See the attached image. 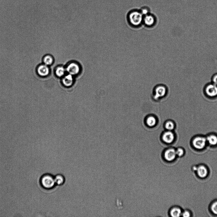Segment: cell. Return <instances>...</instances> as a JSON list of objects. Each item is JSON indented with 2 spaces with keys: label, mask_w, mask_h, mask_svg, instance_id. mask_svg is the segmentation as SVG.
<instances>
[{
  "label": "cell",
  "mask_w": 217,
  "mask_h": 217,
  "mask_svg": "<svg viewBox=\"0 0 217 217\" xmlns=\"http://www.w3.org/2000/svg\"><path fill=\"white\" fill-rule=\"evenodd\" d=\"M40 183L41 186L44 189H52L56 185L54 177L49 174H44L40 178Z\"/></svg>",
  "instance_id": "6da1fadb"
},
{
  "label": "cell",
  "mask_w": 217,
  "mask_h": 217,
  "mask_svg": "<svg viewBox=\"0 0 217 217\" xmlns=\"http://www.w3.org/2000/svg\"><path fill=\"white\" fill-rule=\"evenodd\" d=\"M66 70L69 74L73 76L79 74L80 71V67L79 64L76 62H72L66 66Z\"/></svg>",
  "instance_id": "7a4b0ae2"
},
{
  "label": "cell",
  "mask_w": 217,
  "mask_h": 217,
  "mask_svg": "<svg viewBox=\"0 0 217 217\" xmlns=\"http://www.w3.org/2000/svg\"><path fill=\"white\" fill-rule=\"evenodd\" d=\"M176 150L173 148L167 149L163 153V157L167 162H172L176 156Z\"/></svg>",
  "instance_id": "3957f363"
},
{
  "label": "cell",
  "mask_w": 217,
  "mask_h": 217,
  "mask_svg": "<svg viewBox=\"0 0 217 217\" xmlns=\"http://www.w3.org/2000/svg\"><path fill=\"white\" fill-rule=\"evenodd\" d=\"M131 23L134 26H138L141 24L142 20V16L141 13L137 12L132 13L129 16Z\"/></svg>",
  "instance_id": "277c9868"
},
{
  "label": "cell",
  "mask_w": 217,
  "mask_h": 217,
  "mask_svg": "<svg viewBox=\"0 0 217 217\" xmlns=\"http://www.w3.org/2000/svg\"><path fill=\"white\" fill-rule=\"evenodd\" d=\"M206 142L207 141L206 138L197 137L194 139L192 141V144L195 148L201 149L205 147Z\"/></svg>",
  "instance_id": "5b68a950"
},
{
  "label": "cell",
  "mask_w": 217,
  "mask_h": 217,
  "mask_svg": "<svg viewBox=\"0 0 217 217\" xmlns=\"http://www.w3.org/2000/svg\"><path fill=\"white\" fill-rule=\"evenodd\" d=\"M38 74L41 77L48 76L50 73V69L48 66L44 64L38 66L37 69Z\"/></svg>",
  "instance_id": "8992f818"
},
{
  "label": "cell",
  "mask_w": 217,
  "mask_h": 217,
  "mask_svg": "<svg viewBox=\"0 0 217 217\" xmlns=\"http://www.w3.org/2000/svg\"><path fill=\"white\" fill-rule=\"evenodd\" d=\"M206 92L210 97H215L217 95V85L214 84H209L206 87Z\"/></svg>",
  "instance_id": "52a82bcc"
},
{
  "label": "cell",
  "mask_w": 217,
  "mask_h": 217,
  "mask_svg": "<svg viewBox=\"0 0 217 217\" xmlns=\"http://www.w3.org/2000/svg\"><path fill=\"white\" fill-rule=\"evenodd\" d=\"M175 136L173 133L170 131H168L164 133L162 136L163 142L167 144L172 143L174 139Z\"/></svg>",
  "instance_id": "ba28073f"
},
{
  "label": "cell",
  "mask_w": 217,
  "mask_h": 217,
  "mask_svg": "<svg viewBox=\"0 0 217 217\" xmlns=\"http://www.w3.org/2000/svg\"><path fill=\"white\" fill-rule=\"evenodd\" d=\"M166 93V87L163 86L157 87L155 90V99L162 97L165 95Z\"/></svg>",
  "instance_id": "9c48e42d"
},
{
  "label": "cell",
  "mask_w": 217,
  "mask_h": 217,
  "mask_svg": "<svg viewBox=\"0 0 217 217\" xmlns=\"http://www.w3.org/2000/svg\"><path fill=\"white\" fill-rule=\"evenodd\" d=\"M62 83L65 86L69 87L71 86L74 83L73 76L68 74L64 77L62 80Z\"/></svg>",
  "instance_id": "30bf717a"
},
{
  "label": "cell",
  "mask_w": 217,
  "mask_h": 217,
  "mask_svg": "<svg viewBox=\"0 0 217 217\" xmlns=\"http://www.w3.org/2000/svg\"><path fill=\"white\" fill-rule=\"evenodd\" d=\"M197 173L198 176L201 178H204L207 176L208 171L207 169L204 166H199L197 168Z\"/></svg>",
  "instance_id": "8fae6325"
},
{
  "label": "cell",
  "mask_w": 217,
  "mask_h": 217,
  "mask_svg": "<svg viewBox=\"0 0 217 217\" xmlns=\"http://www.w3.org/2000/svg\"><path fill=\"white\" fill-rule=\"evenodd\" d=\"M54 177L56 185H58V186H62L64 184L65 179L64 176L63 175L60 174H57Z\"/></svg>",
  "instance_id": "7c38bea8"
},
{
  "label": "cell",
  "mask_w": 217,
  "mask_h": 217,
  "mask_svg": "<svg viewBox=\"0 0 217 217\" xmlns=\"http://www.w3.org/2000/svg\"><path fill=\"white\" fill-rule=\"evenodd\" d=\"M181 209L178 208H172L169 211V214L171 216L173 217H178L182 215Z\"/></svg>",
  "instance_id": "4fadbf2b"
},
{
  "label": "cell",
  "mask_w": 217,
  "mask_h": 217,
  "mask_svg": "<svg viewBox=\"0 0 217 217\" xmlns=\"http://www.w3.org/2000/svg\"><path fill=\"white\" fill-rule=\"evenodd\" d=\"M207 141L210 145L214 146L217 144V136L215 135H209L206 138Z\"/></svg>",
  "instance_id": "5bb4252c"
},
{
  "label": "cell",
  "mask_w": 217,
  "mask_h": 217,
  "mask_svg": "<svg viewBox=\"0 0 217 217\" xmlns=\"http://www.w3.org/2000/svg\"><path fill=\"white\" fill-rule=\"evenodd\" d=\"M66 71V68L63 66H59L55 70V75L57 76L61 77L64 75Z\"/></svg>",
  "instance_id": "9a60e30c"
},
{
  "label": "cell",
  "mask_w": 217,
  "mask_h": 217,
  "mask_svg": "<svg viewBox=\"0 0 217 217\" xmlns=\"http://www.w3.org/2000/svg\"><path fill=\"white\" fill-rule=\"evenodd\" d=\"M44 64L48 66H50L54 62V59L51 55H47L45 56L43 59Z\"/></svg>",
  "instance_id": "2e32d148"
},
{
  "label": "cell",
  "mask_w": 217,
  "mask_h": 217,
  "mask_svg": "<svg viewBox=\"0 0 217 217\" xmlns=\"http://www.w3.org/2000/svg\"><path fill=\"white\" fill-rule=\"evenodd\" d=\"M156 119L153 116H150L146 119V123L149 127H154L156 124Z\"/></svg>",
  "instance_id": "e0dca14e"
},
{
  "label": "cell",
  "mask_w": 217,
  "mask_h": 217,
  "mask_svg": "<svg viewBox=\"0 0 217 217\" xmlns=\"http://www.w3.org/2000/svg\"><path fill=\"white\" fill-rule=\"evenodd\" d=\"M144 22L146 25L151 26L155 22V19L152 16L147 15L144 18Z\"/></svg>",
  "instance_id": "ac0fdd59"
},
{
  "label": "cell",
  "mask_w": 217,
  "mask_h": 217,
  "mask_svg": "<svg viewBox=\"0 0 217 217\" xmlns=\"http://www.w3.org/2000/svg\"><path fill=\"white\" fill-rule=\"evenodd\" d=\"M165 127L168 131H171L174 129L175 125L172 121H168L165 124Z\"/></svg>",
  "instance_id": "d6986e66"
},
{
  "label": "cell",
  "mask_w": 217,
  "mask_h": 217,
  "mask_svg": "<svg viewBox=\"0 0 217 217\" xmlns=\"http://www.w3.org/2000/svg\"><path fill=\"white\" fill-rule=\"evenodd\" d=\"M211 209L214 214L217 215V202L213 203L211 205Z\"/></svg>",
  "instance_id": "ffe728a7"
},
{
  "label": "cell",
  "mask_w": 217,
  "mask_h": 217,
  "mask_svg": "<svg viewBox=\"0 0 217 217\" xmlns=\"http://www.w3.org/2000/svg\"><path fill=\"white\" fill-rule=\"evenodd\" d=\"M176 154L177 156L181 157L183 156L184 154V150L181 148H178L176 150Z\"/></svg>",
  "instance_id": "44dd1931"
},
{
  "label": "cell",
  "mask_w": 217,
  "mask_h": 217,
  "mask_svg": "<svg viewBox=\"0 0 217 217\" xmlns=\"http://www.w3.org/2000/svg\"><path fill=\"white\" fill-rule=\"evenodd\" d=\"M212 83L217 85V73L214 75L212 78Z\"/></svg>",
  "instance_id": "7402d4cb"
},
{
  "label": "cell",
  "mask_w": 217,
  "mask_h": 217,
  "mask_svg": "<svg viewBox=\"0 0 217 217\" xmlns=\"http://www.w3.org/2000/svg\"><path fill=\"white\" fill-rule=\"evenodd\" d=\"M182 216L184 217H189L190 216V213L188 211H185L182 213Z\"/></svg>",
  "instance_id": "603a6c76"
}]
</instances>
